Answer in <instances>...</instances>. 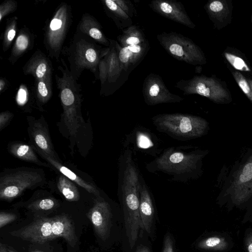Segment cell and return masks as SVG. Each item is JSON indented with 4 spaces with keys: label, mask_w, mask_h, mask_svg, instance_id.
Here are the masks:
<instances>
[{
    "label": "cell",
    "mask_w": 252,
    "mask_h": 252,
    "mask_svg": "<svg viewBox=\"0 0 252 252\" xmlns=\"http://www.w3.org/2000/svg\"><path fill=\"white\" fill-rule=\"evenodd\" d=\"M208 153L189 146L171 147L147 163L146 168L150 172L171 176L173 181L187 182L201 176L203 159Z\"/></svg>",
    "instance_id": "obj_1"
},
{
    "label": "cell",
    "mask_w": 252,
    "mask_h": 252,
    "mask_svg": "<svg viewBox=\"0 0 252 252\" xmlns=\"http://www.w3.org/2000/svg\"><path fill=\"white\" fill-rule=\"evenodd\" d=\"M94 40L76 31L62 54L66 56L70 64V72L77 80L85 69L97 73L101 61L107 55L110 47L102 48Z\"/></svg>",
    "instance_id": "obj_2"
},
{
    "label": "cell",
    "mask_w": 252,
    "mask_h": 252,
    "mask_svg": "<svg viewBox=\"0 0 252 252\" xmlns=\"http://www.w3.org/2000/svg\"><path fill=\"white\" fill-rule=\"evenodd\" d=\"M152 120L158 131L181 141L200 137L209 129V123L205 119L188 114H159L153 117Z\"/></svg>",
    "instance_id": "obj_3"
},
{
    "label": "cell",
    "mask_w": 252,
    "mask_h": 252,
    "mask_svg": "<svg viewBox=\"0 0 252 252\" xmlns=\"http://www.w3.org/2000/svg\"><path fill=\"white\" fill-rule=\"evenodd\" d=\"M220 195L237 205L252 199V146L233 166Z\"/></svg>",
    "instance_id": "obj_4"
},
{
    "label": "cell",
    "mask_w": 252,
    "mask_h": 252,
    "mask_svg": "<svg viewBox=\"0 0 252 252\" xmlns=\"http://www.w3.org/2000/svg\"><path fill=\"white\" fill-rule=\"evenodd\" d=\"M72 21L71 8L61 3L44 28L43 44L48 55L58 60Z\"/></svg>",
    "instance_id": "obj_5"
},
{
    "label": "cell",
    "mask_w": 252,
    "mask_h": 252,
    "mask_svg": "<svg viewBox=\"0 0 252 252\" xmlns=\"http://www.w3.org/2000/svg\"><path fill=\"white\" fill-rule=\"evenodd\" d=\"M40 170L17 168L4 173L0 178V198L12 200L28 189L36 188L44 183V176Z\"/></svg>",
    "instance_id": "obj_6"
},
{
    "label": "cell",
    "mask_w": 252,
    "mask_h": 252,
    "mask_svg": "<svg viewBox=\"0 0 252 252\" xmlns=\"http://www.w3.org/2000/svg\"><path fill=\"white\" fill-rule=\"evenodd\" d=\"M157 38L163 48L178 61L194 65L206 63L200 48L188 37L174 32H164L158 34Z\"/></svg>",
    "instance_id": "obj_7"
},
{
    "label": "cell",
    "mask_w": 252,
    "mask_h": 252,
    "mask_svg": "<svg viewBox=\"0 0 252 252\" xmlns=\"http://www.w3.org/2000/svg\"><path fill=\"white\" fill-rule=\"evenodd\" d=\"M175 87L184 95L198 94L217 103H227L231 101L229 92L213 77L195 75L188 80L178 81Z\"/></svg>",
    "instance_id": "obj_8"
},
{
    "label": "cell",
    "mask_w": 252,
    "mask_h": 252,
    "mask_svg": "<svg viewBox=\"0 0 252 252\" xmlns=\"http://www.w3.org/2000/svg\"><path fill=\"white\" fill-rule=\"evenodd\" d=\"M142 94L146 104L153 106L162 103L180 102L182 97L171 93L167 88L161 77L157 74L150 73L145 78Z\"/></svg>",
    "instance_id": "obj_9"
},
{
    "label": "cell",
    "mask_w": 252,
    "mask_h": 252,
    "mask_svg": "<svg viewBox=\"0 0 252 252\" xmlns=\"http://www.w3.org/2000/svg\"><path fill=\"white\" fill-rule=\"evenodd\" d=\"M52 223V218L40 217L10 234L25 241L43 244L55 239Z\"/></svg>",
    "instance_id": "obj_10"
},
{
    "label": "cell",
    "mask_w": 252,
    "mask_h": 252,
    "mask_svg": "<svg viewBox=\"0 0 252 252\" xmlns=\"http://www.w3.org/2000/svg\"><path fill=\"white\" fill-rule=\"evenodd\" d=\"M156 13L168 19L189 28L194 29L195 25L191 21L184 5L175 0H153L149 4Z\"/></svg>",
    "instance_id": "obj_11"
},
{
    "label": "cell",
    "mask_w": 252,
    "mask_h": 252,
    "mask_svg": "<svg viewBox=\"0 0 252 252\" xmlns=\"http://www.w3.org/2000/svg\"><path fill=\"white\" fill-rule=\"evenodd\" d=\"M113 42L117 51L122 71H131L143 60L147 54L149 41L139 44L121 47L117 41Z\"/></svg>",
    "instance_id": "obj_12"
},
{
    "label": "cell",
    "mask_w": 252,
    "mask_h": 252,
    "mask_svg": "<svg viewBox=\"0 0 252 252\" xmlns=\"http://www.w3.org/2000/svg\"><path fill=\"white\" fill-rule=\"evenodd\" d=\"M111 212L109 204L104 200L96 199L88 214L95 232L101 239L105 240L109 235L111 227Z\"/></svg>",
    "instance_id": "obj_13"
},
{
    "label": "cell",
    "mask_w": 252,
    "mask_h": 252,
    "mask_svg": "<svg viewBox=\"0 0 252 252\" xmlns=\"http://www.w3.org/2000/svg\"><path fill=\"white\" fill-rule=\"evenodd\" d=\"M24 73L31 75L35 80L52 84V65L49 59L41 51L35 52L23 67Z\"/></svg>",
    "instance_id": "obj_14"
},
{
    "label": "cell",
    "mask_w": 252,
    "mask_h": 252,
    "mask_svg": "<svg viewBox=\"0 0 252 252\" xmlns=\"http://www.w3.org/2000/svg\"><path fill=\"white\" fill-rule=\"evenodd\" d=\"M29 133L32 145L36 149L58 160L46 125L43 120H29Z\"/></svg>",
    "instance_id": "obj_15"
},
{
    "label": "cell",
    "mask_w": 252,
    "mask_h": 252,
    "mask_svg": "<svg viewBox=\"0 0 252 252\" xmlns=\"http://www.w3.org/2000/svg\"><path fill=\"white\" fill-rule=\"evenodd\" d=\"M109 40L110 42V50L101 61L99 65L98 76L101 83H104L107 79L109 82H115L122 71L117 51L113 40Z\"/></svg>",
    "instance_id": "obj_16"
},
{
    "label": "cell",
    "mask_w": 252,
    "mask_h": 252,
    "mask_svg": "<svg viewBox=\"0 0 252 252\" xmlns=\"http://www.w3.org/2000/svg\"><path fill=\"white\" fill-rule=\"evenodd\" d=\"M139 212L143 228L150 233L154 217V207L149 189L141 176L139 189Z\"/></svg>",
    "instance_id": "obj_17"
},
{
    "label": "cell",
    "mask_w": 252,
    "mask_h": 252,
    "mask_svg": "<svg viewBox=\"0 0 252 252\" xmlns=\"http://www.w3.org/2000/svg\"><path fill=\"white\" fill-rule=\"evenodd\" d=\"M76 31L88 36L97 43L106 47H110L109 40L103 33L100 24L94 17L88 13L82 15Z\"/></svg>",
    "instance_id": "obj_18"
},
{
    "label": "cell",
    "mask_w": 252,
    "mask_h": 252,
    "mask_svg": "<svg viewBox=\"0 0 252 252\" xmlns=\"http://www.w3.org/2000/svg\"><path fill=\"white\" fill-rule=\"evenodd\" d=\"M35 152L45 159L53 167L56 168L62 175L65 176L66 178L77 184L81 187L84 188L87 191L93 193L96 196H99V192L97 188L93 185L87 182L77 175L75 173L70 170L68 168L63 165L59 162V160L50 157L44 153L36 149L32 146Z\"/></svg>",
    "instance_id": "obj_19"
},
{
    "label": "cell",
    "mask_w": 252,
    "mask_h": 252,
    "mask_svg": "<svg viewBox=\"0 0 252 252\" xmlns=\"http://www.w3.org/2000/svg\"><path fill=\"white\" fill-rule=\"evenodd\" d=\"M52 232L55 237L63 238L71 247L77 242V237L71 220L66 216L61 215L52 218Z\"/></svg>",
    "instance_id": "obj_20"
},
{
    "label": "cell",
    "mask_w": 252,
    "mask_h": 252,
    "mask_svg": "<svg viewBox=\"0 0 252 252\" xmlns=\"http://www.w3.org/2000/svg\"><path fill=\"white\" fill-rule=\"evenodd\" d=\"M34 37L28 28H23L19 31L8 58L11 64H14L25 53L32 49Z\"/></svg>",
    "instance_id": "obj_21"
},
{
    "label": "cell",
    "mask_w": 252,
    "mask_h": 252,
    "mask_svg": "<svg viewBox=\"0 0 252 252\" xmlns=\"http://www.w3.org/2000/svg\"><path fill=\"white\" fill-rule=\"evenodd\" d=\"M8 151L12 155L20 160L46 167H51L49 164L39 160L32 145L22 142L12 143L8 146Z\"/></svg>",
    "instance_id": "obj_22"
},
{
    "label": "cell",
    "mask_w": 252,
    "mask_h": 252,
    "mask_svg": "<svg viewBox=\"0 0 252 252\" xmlns=\"http://www.w3.org/2000/svg\"><path fill=\"white\" fill-rule=\"evenodd\" d=\"M102 2L106 13L119 28L123 30L132 25L131 18L114 0H105Z\"/></svg>",
    "instance_id": "obj_23"
},
{
    "label": "cell",
    "mask_w": 252,
    "mask_h": 252,
    "mask_svg": "<svg viewBox=\"0 0 252 252\" xmlns=\"http://www.w3.org/2000/svg\"><path fill=\"white\" fill-rule=\"evenodd\" d=\"M117 40L122 47L148 41L144 32L136 25H132L122 30V33L117 36Z\"/></svg>",
    "instance_id": "obj_24"
},
{
    "label": "cell",
    "mask_w": 252,
    "mask_h": 252,
    "mask_svg": "<svg viewBox=\"0 0 252 252\" xmlns=\"http://www.w3.org/2000/svg\"><path fill=\"white\" fill-rule=\"evenodd\" d=\"M205 8L212 20L215 23L227 20L230 13L226 1L215 0L209 1Z\"/></svg>",
    "instance_id": "obj_25"
},
{
    "label": "cell",
    "mask_w": 252,
    "mask_h": 252,
    "mask_svg": "<svg viewBox=\"0 0 252 252\" xmlns=\"http://www.w3.org/2000/svg\"><path fill=\"white\" fill-rule=\"evenodd\" d=\"M57 187L60 192L69 201H77L80 198L79 190L74 182L61 175L58 181Z\"/></svg>",
    "instance_id": "obj_26"
},
{
    "label": "cell",
    "mask_w": 252,
    "mask_h": 252,
    "mask_svg": "<svg viewBox=\"0 0 252 252\" xmlns=\"http://www.w3.org/2000/svg\"><path fill=\"white\" fill-rule=\"evenodd\" d=\"M33 92L37 104H44L52 96V84L43 80H35Z\"/></svg>",
    "instance_id": "obj_27"
},
{
    "label": "cell",
    "mask_w": 252,
    "mask_h": 252,
    "mask_svg": "<svg viewBox=\"0 0 252 252\" xmlns=\"http://www.w3.org/2000/svg\"><path fill=\"white\" fill-rule=\"evenodd\" d=\"M128 137L132 138L134 145L139 149L149 152V149L155 146L151 134L148 132L136 130Z\"/></svg>",
    "instance_id": "obj_28"
},
{
    "label": "cell",
    "mask_w": 252,
    "mask_h": 252,
    "mask_svg": "<svg viewBox=\"0 0 252 252\" xmlns=\"http://www.w3.org/2000/svg\"><path fill=\"white\" fill-rule=\"evenodd\" d=\"M17 18L14 17L7 21L5 29L2 35V48L6 51L11 45L16 33Z\"/></svg>",
    "instance_id": "obj_29"
},
{
    "label": "cell",
    "mask_w": 252,
    "mask_h": 252,
    "mask_svg": "<svg viewBox=\"0 0 252 252\" xmlns=\"http://www.w3.org/2000/svg\"><path fill=\"white\" fill-rule=\"evenodd\" d=\"M228 244L223 237L212 236L201 241L198 246L204 250L222 251L225 250Z\"/></svg>",
    "instance_id": "obj_30"
},
{
    "label": "cell",
    "mask_w": 252,
    "mask_h": 252,
    "mask_svg": "<svg viewBox=\"0 0 252 252\" xmlns=\"http://www.w3.org/2000/svg\"><path fill=\"white\" fill-rule=\"evenodd\" d=\"M233 76L239 87L252 102V90L246 78L239 71L232 72Z\"/></svg>",
    "instance_id": "obj_31"
},
{
    "label": "cell",
    "mask_w": 252,
    "mask_h": 252,
    "mask_svg": "<svg viewBox=\"0 0 252 252\" xmlns=\"http://www.w3.org/2000/svg\"><path fill=\"white\" fill-rule=\"evenodd\" d=\"M56 205V202L51 198H44L38 200L30 205V208L35 210H49L52 209Z\"/></svg>",
    "instance_id": "obj_32"
},
{
    "label": "cell",
    "mask_w": 252,
    "mask_h": 252,
    "mask_svg": "<svg viewBox=\"0 0 252 252\" xmlns=\"http://www.w3.org/2000/svg\"><path fill=\"white\" fill-rule=\"evenodd\" d=\"M17 7V3L14 0H7L3 2L0 6V22L7 14L13 12Z\"/></svg>",
    "instance_id": "obj_33"
},
{
    "label": "cell",
    "mask_w": 252,
    "mask_h": 252,
    "mask_svg": "<svg viewBox=\"0 0 252 252\" xmlns=\"http://www.w3.org/2000/svg\"><path fill=\"white\" fill-rule=\"evenodd\" d=\"M227 60L234 68L242 71H249L250 69L242 59L229 53L225 54Z\"/></svg>",
    "instance_id": "obj_34"
},
{
    "label": "cell",
    "mask_w": 252,
    "mask_h": 252,
    "mask_svg": "<svg viewBox=\"0 0 252 252\" xmlns=\"http://www.w3.org/2000/svg\"><path fill=\"white\" fill-rule=\"evenodd\" d=\"M114 1L131 18L133 16H135L136 11L133 6V5L129 0H114Z\"/></svg>",
    "instance_id": "obj_35"
},
{
    "label": "cell",
    "mask_w": 252,
    "mask_h": 252,
    "mask_svg": "<svg viewBox=\"0 0 252 252\" xmlns=\"http://www.w3.org/2000/svg\"><path fill=\"white\" fill-rule=\"evenodd\" d=\"M29 91L27 87L21 85L19 89L16 96V101L19 106L24 105L29 100Z\"/></svg>",
    "instance_id": "obj_36"
},
{
    "label": "cell",
    "mask_w": 252,
    "mask_h": 252,
    "mask_svg": "<svg viewBox=\"0 0 252 252\" xmlns=\"http://www.w3.org/2000/svg\"><path fill=\"white\" fill-rule=\"evenodd\" d=\"M16 218V216L14 214L1 212L0 213V228H1L8 223L13 221Z\"/></svg>",
    "instance_id": "obj_37"
},
{
    "label": "cell",
    "mask_w": 252,
    "mask_h": 252,
    "mask_svg": "<svg viewBox=\"0 0 252 252\" xmlns=\"http://www.w3.org/2000/svg\"><path fill=\"white\" fill-rule=\"evenodd\" d=\"M13 116L9 111L2 112L0 114V131L2 130L8 124Z\"/></svg>",
    "instance_id": "obj_38"
},
{
    "label": "cell",
    "mask_w": 252,
    "mask_h": 252,
    "mask_svg": "<svg viewBox=\"0 0 252 252\" xmlns=\"http://www.w3.org/2000/svg\"><path fill=\"white\" fill-rule=\"evenodd\" d=\"M162 252H174L172 240L168 234L164 237Z\"/></svg>",
    "instance_id": "obj_39"
},
{
    "label": "cell",
    "mask_w": 252,
    "mask_h": 252,
    "mask_svg": "<svg viewBox=\"0 0 252 252\" xmlns=\"http://www.w3.org/2000/svg\"><path fill=\"white\" fill-rule=\"evenodd\" d=\"M246 247L248 252H252V234L246 238Z\"/></svg>",
    "instance_id": "obj_40"
},
{
    "label": "cell",
    "mask_w": 252,
    "mask_h": 252,
    "mask_svg": "<svg viewBox=\"0 0 252 252\" xmlns=\"http://www.w3.org/2000/svg\"><path fill=\"white\" fill-rule=\"evenodd\" d=\"M7 81L5 78L0 79V93L4 91L7 88Z\"/></svg>",
    "instance_id": "obj_41"
},
{
    "label": "cell",
    "mask_w": 252,
    "mask_h": 252,
    "mask_svg": "<svg viewBox=\"0 0 252 252\" xmlns=\"http://www.w3.org/2000/svg\"><path fill=\"white\" fill-rule=\"evenodd\" d=\"M135 252H151V251L147 247L142 246L138 247Z\"/></svg>",
    "instance_id": "obj_42"
},
{
    "label": "cell",
    "mask_w": 252,
    "mask_h": 252,
    "mask_svg": "<svg viewBox=\"0 0 252 252\" xmlns=\"http://www.w3.org/2000/svg\"><path fill=\"white\" fill-rule=\"evenodd\" d=\"M0 252H8L6 248L1 243L0 244Z\"/></svg>",
    "instance_id": "obj_43"
},
{
    "label": "cell",
    "mask_w": 252,
    "mask_h": 252,
    "mask_svg": "<svg viewBox=\"0 0 252 252\" xmlns=\"http://www.w3.org/2000/svg\"><path fill=\"white\" fill-rule=\"evenodd\" d=\"M247 81H248V83H249V85H250V87H251V89L252 90V79H248L247 80Z\"/></svg>",
    "instance_id": "obj_44"
},
{
    "label": "cell",
    "mask_w": 252,
    "mask_h": 252,
    "mask_svg": "<svg viewBox=\"0 0 252 252\" xmlns=\"http://www.w3.org/2000/svg\"><path fill=\"white\" fill-rule=\"evenodd\" d=\"M8 251V252H16L14 250H12V249H10V248H9Z\"/></svg>",
    "instance_id": "obj_45"
},
{
    "label": "cell",
    "mask_w": 252,
    "mask_h": 252,
    "mask_svg": "<svg viewBox=\"0 0 252 252\" xmlns=\"http://www.w3.org/2000/svg\"><path fill=\"white\" fill-rule=\"evenodd\" d=\"M41 252L40 251H35V252Z\"/></svg>",
    "instance_id": "obj_46"
}]
</instances>
